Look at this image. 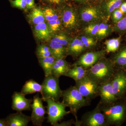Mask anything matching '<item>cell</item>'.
<instances>
[{"label": "cell", "mask_w": 126, "mask_h": 126, "mask_svg": "<svg viewBox=\"0 0 126 126\" xmlns=\"http://www.w3.org/2000/svg\"><path fill=\"white\" fill-rule=\"evenodd\" d=\"M99 25V24L89 25L86 27L84 30L87 33L92 35H96Z\"/></svg>", "instance_id": "34"}, {"label": "cell", "mask_w": 126, "mask_h": 126, "mask_svg": "<svg viewBox=\"0 0 126 126\" xmlns=\"http://www.w3.org/2000/svg\"><path fill=\"white\" fill-rule=\"evenodd\" d=\"M76 0L79 1V0Z\"/></svg>", "instance_id": "42"}, {"label": "cell", "mask_w": 126, "mask_h": 126, "mask_svg": "<svg viewBox=\"0 0 126 126\" xmlns=\"http://www.w3.org/2000/svg\"><path fill=\"white\" fill-rule=\"evenodd\" d=\"M47 103V122L54 126L55 124L60 122L66 115L70 113V111L65 110L67 107L63 102L56 101L53 99L47 98L44 100Z\"/></svg>", "instance_id": "5"}, {"label": "cell", "mask_w": 126, "mask_h": 126, "mask_svg": "<svg viewBox=\"0 0 126 126\" xmlns=\"http://www.w3.org/2000/svg\"><path fill=\"white\" fill-rule=\"evenodd\" d=\"M62 97V102L66 107L69 108L70 113L74 116L76 121L78 120L77 114L79 110L83 107L90 105V101L85 98L75 86H70L63 90Z\"/></svg>", "instance_id": "3"}, {"label": "cell", "mask_w": 126, "mask_h": 126, "mask_svg": "<svg viewBox=\"0 0 126 126\" xmlns=\"http://www.w3.org/2000/svg\"><path fill=\"white\" fill-rule=\"evenodd\" d=\"M39 62L41 67L44 73L45 77L52 74L53 65L55 59L52 55L44 58L38 59Z\"/></svg>", "instance_id": "22"}, {"label": "cell", "mask_w": 126, "mask_h": 126, "mask_svg": "<svg viewBox=\"0 0 126 126\" xmlns=\"http://www.w3.org/2000/svg\"><path fill=\"white\" fill-rule=\"evenodd\" d=\"M49 2L52 4H59L61 0H48Z\"/></svg>", "instance_id": "40"}, {"label": "cell", "mask_w": 126, "mask_h": 126, "mask_svg": "<svg viewBox=\"0 0 126 126\" xmlns=\"http://www.w3.org/2000/svg\"><path fill=\"white\" fill-rule=\"evenodd\" d=\"M116 68L111 60L102 58L87 69V76L99 84L112 78Z\"/></svg>", "instance_id": "2"}, {"label": "cell", "mask_w": 126, "mask_h": 126, "mask_svg": "<svg viewBox=\"0 0 126 126\" xmlns=\"http://www.w3.org/2000/svg\"><path fill=\"white\" fill-rule=\"evenodd\" d=\"M87 69L78 65H73L65 74V77L74 79L75 82L78 81L87 76Z\"/></svg>", "instance_id": "17"}, {"label": "cell", "mask_w": 126, "mask_h": 126, "mask_svg": "<svg viewBox=\"0 0 126 126\" xmlns=\"http://www.w3.org/2000/svg\"><path fill=\"white\" fill-rule=\"evenodd\" d=\"M111 59L116 68L126 72V45L120 47Z\"/></svg>", "instance_id": "15"}, {"label": "cell", "mask_w": 126, "mask_h": 126, "mask_svg": "<svg viewBox=\"0 0 126 126\" xmlns=\"http://www.w3.org/2000/svg\"><path fill=\"white\" fill-rule=\"evenodd\" d=\"M51 41L61 44L65 47L68 46L69 44V41L67 36L62 34L55 35L52 38Z\"/></svg>", "instance_id": "31"}, {"label": "cell", "mask_w": 126, "mask_h": 126, "mask_svg": "<svg viewBox=\"0 0 126 126\" xmlns=\"http://www.w3.org/2000/svg\"><path fill=\"white\" fill-rule=\"evenodd\" d=\"M113 29L119 33H126V15L116 24Z\"/></svg>", "instance_id": "28"}, {"label": "cell", "mask_w": 126, "mask_h": 126, "mask_svg": "<svg viewBox=\"0 0 126 126\" xmlns=\"http://www.w3.org/2000/svg\"><path fill=\"white\" fill-rule=\"evenodd\" d=\"M26 9H32L34 6V0H26Z\"/></svg>", "instance_id": "38"}, {"label": "cell", "mask_w": 126, "mask_h": 126, "mask_svg": "<svg viewBox=\"0 0 126 126\" xmlns=\"http://www.w3.org/2000/svg\"><path fill=\"white\" fill-rule=\"evenodd\" d=\"M50 32L47 24L45 22L35 25L34 34L36 38L40 40L47 39L50 36Z\"/></svg>", "instance_id": "19"}, {"label": "cell", "mask_w": 126, "mask_h": 126, "mask_svg": "<svg viewBox=\"0 0 126 126\" xmlns=\"http://www.w3.org/2000/svg\"><path fill=\"white\" fill-rule=\"evenodd\" d=\"M99 104L108 126H121L126 121V96L109 105Z\"/></svg>", "instance_id": "1"}, {"label": "cell", "mask_w": 126, "mask_h": 126, "mask_svg": "<svg viewBox=\"0 0 126 126\" xmlns=\"http://www.w3.org/2000/svg\"><path fill=\"white\" fill-rule=\"evenodd\" d=\"M85 49L86 48L81 40L75 39L68 46L67 55L77 56L84 51Z\"/></svg>", "instance_id": "21"}, {"label": "cell", "mask_w": 126, "mask_h": 126, "mask_svg": "<svg viewBox=\"0 0 126 126\" xmlns=\"http://www.w3.org/2000/svg\"><path fill=\"white\" fill-rule=\"evenodd\" d=\"M52 55L56 60L64 59L67 55V48L61 44L50 41L48 45Z\"/></svg>", "instance_id": "16"}, {"label": "cell", "mask_w": 126, "mask_h": 126, "mask_svg": "<svg viewBox=\"0 0 126 126\" xmlns=\"http://www.w3.org/2000/svg\"><path fill=\"white\" fill-rule=\"evenodd\" d=\"M124 0H107L105 7L108 14H111L116 9H118Z\"/></svg>", "instance_id": "26"}, {"label": "cell", "mask_w": 126, "mask_h": 126, "mask_svg": "<svg viewBox=\"0 0 126 126\" xmlns=\"http://www.w3.org/2000/svg\"><path fill=\"white\" fill-rule=\"evenodd\" d=\"M81 41L84 45L85 48H91L95 46L96 45L95 41L93 38L87 36H83L81 38Z\"/></svg>", "instance_id": "33"}, {"label": "cell", "mask_w": 126, "mask_h": 126, "mask_svg": "<svg viewBox=\"0 0 126 126\" xmlns=\"http://www.w3.org/2000/svg\"><path fill=\"white\" fill-rule=\"evenodd\" d=\"M28 18L30 23L34 25L45 22V18L43 10L38 8H34L28 15Z\"/></svg>", "instance_id": "24"}, {"label": "cell", "mask_w": 126, "mask_h": 126, "mask_svg": "<svg viewBox=\"0 0 126 126\" xmlns=\"http://www.w3.org/2000/svg\"><path fill=\"white\" fill-rule=\"evenodd\" d=\"M7 126L6 120L0 119V126Z\"/></svg>", "instance_id": "41"}, {"label": "cell", "mask_w": 126, "mask_h": 126, "mask_svg": "<svg viewBox=\"0 0 126 126\" xmlns=\"http://www.w3.org/2000/svg\"><path fill=\"white\" fill-rule=\"evenodd\" d=\"M43 12L45 20L47 21L59 18L55 11L51 8H46L43 10Z\"/></svg>", "instance_id": "29"}, {"label": "cell", "mask_w": 126, "mask_h": 126, "mask_svg": "<svg viewBox=\"0 0 126 126\" xmlns=\"http://www.w3.org/2000/svg\"><path fill=\"white\" fill-rule=\"evenodd\" d=\"M43 101V98L40 97L39 94L34 96L31 104L32 112L30 118L31 122L34 126H42L46 119L45 116L47 111Z\"/></svg>", "instance_id": "8"}, {"label": "cell", "mask_w": 126, "mask_h": 126, "mask_svg": "<svg viewBox=\"0 0 126 126\" xmlns=\"http://www.w3.org/2000/svg\"><path fill=\"white\" fill-rule=\"evenodd\" d=\"M6 120L9 126H27L31 122L30 116L24 114L22 112L11 114Z\"/></svg>", "instance_id": "13"}, {"label": "cell", "mask_w": 126, "mask_h": 126, "mask_svg": "<svg viewBox=\"0 0 126 126\" xmlns=\"http://www.w3.org/2000/svg\"><path fill=\"white\" fill-rule=\"evenodd\" d=\"M99 84L88 76L75 82V87L86 99L90 100L98 96Z\"/></svg>", "instance_id": "7"}, {"label": "cell", "mask_w": 126, "mask_h": 126, "mask_svg": "<svg viewBox=\"0 0 126 126\" xmlns=\"http://www.w3.org/2000/svg\"><path fill=\"white\" fill-rule=\"evenodd\" d=\"M112 20L115 24L119 21L123 16L124 14L120 10L119 8L115 10L112 14Z\"/></svg>", "instance_id": "35"}, {"label": "cell", "mask_w": 126, "mask_h": 126, "mask_svg": "<svg viewBox=\"0 0 126 126\" xmlns=\"http://www.w3.org/2000/svg\"><path fill=\"white\" fill-rule=\"evenodd\" d=\"M105 52L103 50L88 52L82 55L73 65H78L88 69L104 58Z\"/></svg>", "instance_id": "11"}, {"label": "cell", "mask_w": 126, "mask_h": 126, "mask_svg": "<svg viewBox=\"0 0 126 126\" xmlns=\"http://www.w3.org/2000/svg\"><path fill=\"white\" fill-rule=\"evenodd\" d=\"M108 25L101 23L99 25L97 35L98 36H105L108 32Z\"/></svg>", "instance_id": "36"}, {"label": "cell", "mask_w": 126, "mask_h": 126, "mask_svg": "<svg viewBox=\"0 0 126 126\" xmlns=\"http://www.w3.org/2000/svg\"><path fill=\"white\" fill-rule=\"evenodd\" d=\"M47 25L50 32H56L60 29L61 21L58 18L48 21Z\"/></svg>", "instance_id": "30"}, {"label": "cell", "mask_w": 126, "mask_h": 126, "mask_svg": "<svg viewBox=\"0 0 126 126\" xmlns=\"http://www.w3.org/2000/svg\"><path fill=\"white\" fill-rule=\"evenodd\" d=\"M111 79L99 84L98 96L101 98L99 102L102 105H109L118 99L113 91Z\"/></svg>", "instance_id": "10"}, {"label": "cell", "mask_w": 126, "mask_h": 126, "mask_svg": "<svg viewBox=\"0 0 126 126\" xmlns=\"http://www.w3.org/2000/svg\"><path fill=\"white\" fill-rule=\"evenodd\" d=\"M42 85L33 79H30L25 82L21 89V93L25 95L41 93Z\"/></svg>", "instance_id": "18"}, {"label": "cell", "mask_w": 126, "mask_h": 126, "mask_svg": "<svg viewBox=\"0 0 126 126\" xmlns=\"http://www.w3.org/2000/svg\"><path fill=\"white\" fill-rule=\"evenodd\" d=\"M119 9L124 14H126V1H123Z\"/></svg>", "instance_id": "39"}, {"label": "cell", "mask_w": 126, "mask_h": 126, "mask_svg": "<svg viewBox=\"0 0 126 126\" xmlns=\"http://www.w3.org/2000/svg\"><path fill=\"white\" fill-rule=\"evenodd\" d=\"M82 20L85 22H90L96 19L98 16L97 9L94 7L85 8L81 12Z\"/></svg>", "instance_id": "23"}, {"label": "cell", "mask_w": 126, "mask_h": 126, "mask_svg": "<svg viewBox=\"0 0 126 126\" xmlns=\"http://www.w3.org/2000/svg\"><path fill=\"white\" fill-rule=\"evenodd\" d=\"M41 85L42 89L41 94L43 101L50 98L59 101L62 97L63 91L60 87L59 78L52 74L45 77Z\"/></svg>", "instance_id": "4"}, {"label": "cell", "mask_w": 126, "mask_h": 126, "mask_svg": "<svg viewBox=\"0 0 126 126\" xmlns=\"http://www.w3.org/2000/svg\"><path fill=\"white\" fill-rule=\"evenodd\" d=\"M12 109L17 112L31 110V104L33 99H27L25 95L22 94L21 92H15L12 96Z\"/></svg>", "instance_id": "12"}, {"label": "cell", "mask_w": 126, "mask_h": 126, "mask_svg": "<svg viewBox=\"0 0 126 126\" xmlns=\"http://www.w3.org/2000/svg\"><path fill=\"white\" fill-rule=\"evenodd\" d=\"M121 43V37L106 40L105 43L106 52L108 53H115L117 52L120 48Z\"/></svg>", "instance_id": "25"}, {"label": "cell", "mask_w": 126, "mask_h": 126, "mask_svg": "<svg viewBox=\"0 0 126 126\" xmlns=\"http://www.w3.org/2000/svg\"><path fill=\"white\" fill-rule=\"evenodd\" d=\"M36 54L38 59L44 58L52 55L49 47L45 45H41L38 46L36 49Z\"/></svg>", "instance_id": "27"}, {"label": "cell", "mask_w": 126, "mask_h": 126, "mask_svg": "<svg viewBox=\"0 0 126 126\" xmlns=\"http://www.w3.org/2000/svg\"><path fill=\"white\" fill-rule=\"evenodd\" d=\"M75 121L73 119L67 121L63 122L60 123H58L55 124L54 126H71L72 125H74Z\"/></svg>", "instance_id": "37"}, {"label": "cell", "mask_w": 126, "mask_h": 126, "mask_svg": "<svg viewBox=\"0 0 126 126\" xmlns=\"http://www.w3.org/2000/svg\"><path fill=\"white\" fill-rule=\"evenodd\" d=\"M113 91L118 99L126 96V72L116 68L111 79Z\"/></svg>", "instance_id": "9"}, {"label": "cell", "mask_w": 126, "mask_h": 126, "mask_svg": "<svg viewBox=\"0 0 126 126\" xmlns=\"http://www.w3.org/2000/svg\"><path fill=\"white\" fill-rule=\"evenodd\" d=\"M11 6L20 9H26V0H8Z\"/></svg>", "instance_id": "32"}, {"label": "cell", "mask_w": 126, "mask_h": 126, "mask_svg": "<svg viewBox=\"0 0 126 126\" xmlns=\"http://www.w3.org/2000/svg\"><path fill=\"white\" fill-rule=\"evenodd\" d=\"M72 67L66 62L64 59H60L56 60L52 71V75L59 78L62 76H65L68 70Z\"/></svg>", "instance_id": "14"}, {"label": "cell", "mask_w": 126, "mask_h": 126, "mask_svg": "<svg viewBox=\"0 0 126 126\" xmlns=\"http://www.w3.org/2000/svg\"><path fill=\"white\" fill-rule=\"evenodd\" d=\"M62 19L63 24L65 28H73L76 24V16L71 9H66L63 11Z\"/></svg>", "instance_id": "20"}, {"label": "cell", "mask_w": 126, "mask_h": 126, "mask_svg": "<svg viewBox=\"0 0 126 126\" xmlns=\"http://www.w3.org/2000/svg\"><path fill=\"white\" fill-rule=\"evenodd\" d=\"M74 125L76 126H108L101 110L99 103L93 110L84 113L80 120L75 121Z\"/></svg>", "instance_id": "6"}]
</instances>
